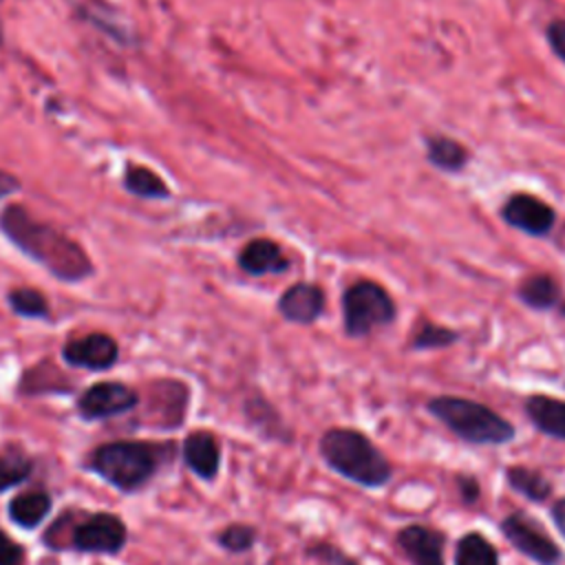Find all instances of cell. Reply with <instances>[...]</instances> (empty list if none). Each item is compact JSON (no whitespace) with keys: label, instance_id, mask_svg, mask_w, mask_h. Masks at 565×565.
Returning <instances> with one entry per match:
<instances>
[{"label":"cell","instance_id":"cell-1","mask_svg":"<svg viewBox=\"0 0 565 565\" xmlns=\"http://www.w3.org/2000/svg\"><path fill=\"white\" fill-rule=\"evenodd\" d=\"M0 232L26 258L62 282H82L95 271L90 256L73 236L35 218L22 205H7L0 212Z\"/></svg>","mask_w":565,"mask_h":565},{"label":"cell","instance_id":"cell-2","mask_svg":"<svg viewBox=\"0 0 565 565\" xmlns=\"http://www.w3.org/2000/svg\"><path fill=\"white\" fill-rule=\"evenodd\" d=\"M318 452L331 472L360 488H384L393 479V466L386 455L358 428H327L318 439Z\"/></svg>","mask_w":565,"mask_h":565},{"label":"cell","instance_id":"cell-3","mask_svg":"<svg viewBox=\"0 0 565 565\" xmlns=\"http://www.w3.org/2000/svg\"><path fill=\"white\" fill-rule=\"evenodd\" d=\"M426 411L470 446H505L516 437L508 417L470 397L435 395L426 402Z\"/></svg>","mask_w":565,"mask_h":565},{"label":"cell","instance_id":"cell-4","mask_svg":"<svg viewBox=\"0 0 565 565\" xmlns=\"http://www.w3.org/2000/svg\"><path fill=\"white\" fill-rule=\"evenodd\" d=\"M161 448L143 441H113L93 455V470L119 490H137L157 470Z\"/></svg>","mask_w":565,"mask_h":565},{"label":"cell","instance_id":"cell-5","mask_svg":"<svg viewBox=\"0 0 565 565\" xmlns=\"http://www.w3.org/2000/svg\"><path fill=\"white\" fill-rule=\"evenodd\" d=\"M395 302L388 291L373 280L353 282L342 296V322L349 338H364L395 320Z\"/></svg>","mask_w":565,"mask_h":565},{"label":"cell","instance_id":"cell-6","mask_svg":"<svg viewBox=\"0 0 565 565\" xmlns=\"http://www.w3.org/2000/svg\"><path fill=\"white\" fill-rule=\"evenodd\" d=\"M499 532L514 552L536 565H558L563 561V550L556 545V541L523 510H514L503 516L499 521Z\"/></svg>","mask_w":565,"mask_h":565},{"label":"cell","instance_id":"cell-7","mask_svg":"<svg viewBox=\"0 0 565 565\" xmlns=\"http://www.w3.org/2000/svg\"><path fill=\"white\" fill-rule=\"evenodd\" d=\"M446 534L439 527L408 523L395 532V545L411 565H446Z\"/></svg>","mask_w":565,"mask_h":565},{"label":"cell","instance_id":"cell-8","mask_svg":"<svg viewBox=\"0 0 565 565\" xmlns=\"http://www.w3.org/2000/svg\"><path fill=\"white\" fill-rule=\"evenodd\" d=\"M126 543V525L108 512H97L77 525L73 534V545L82 552L115 554Z\"/></svg>","mask_w":565,"mask_h":565},{"label":"cell","instance_id":"cell-9","mask_svg":"<svg viewBox=\"0 0 565 565\" xmlns=\"http://www.w3.org/2000/svg\"><path fill=\"white\" fill-rule=\"evenodd\" d=\"M135 404H137V393L132 388H128L126 384L99 382V384L88 386L82 393L77 408H79L82 417H86V419H104V417L126 413V411L135 408Z\"/></svg>","mask_w":565,"mask_h":565},{"label":"cell","instance_id":"cell-10","mask_svg":"<svg viewBox=\"0 0 565 565\" xmlns=\"http://www.w3.org/2000/svg\"><path fill=\"white\" fill-rule=\"evenodd\" d=\"M62 358L71 366L88 371H106L119 358V347L108 333H88L75 340H68L62 349Z\"/></svg>","mask_w":565,"mask_h":565},{"label":"cell","instance_id":"cell-11","mask_svg":"<svg viewBox=\"0 0 565 565\" xmlns=\"http://www.w3.org/2000/svg\"><path fill=\"white\" fill-rule=\"evenodd\" d=\"M503 221L525 234H532V236H543L547 234L552 227H554V221H556V214L554 210L532 196V194H514L505 201L503 205Z\"/></svg>","mask_w":565,"mask_h":565},{"label":"cell","instance_id":"cell-12","mask_svg":"<svg viewBox=\"0 0 565 565\" xmlns=\"http://www.w3.org/2000/svg\"><path fill=\"white\" fill-rule=\"evenodd\" d=\"M278 311L285 320L296 324H311L324 311V294L318 285L296 282L285 289L278 300Z\"/></svg>","mask_w":565,"mask_h":565},{"label":"cell","instance_id":"cell-13","mask_svg":"<svg viewBox=\"0 0 565 565\" xmlns=\"http://www.w3.org/2000/svg\"><path fill=\"white\" fill-rule=\"evenodd\" d=\"M523 411L541 435L565 441V399L534 393L525 397Z\"/></svg>","mask_w":565,"mask_h":565},{"label":"cell","instance_id":"cell-14","mask_svg":"<svg viewBox=\"0 0 565 565\" xmlns=\"http://www.w3.org/2000/svg\"><path fill=\"white\" fill-rule=\"evenodd\" d=\"M183 461L201 479L212 481L221 468L218 439L207 430H194L183 441Z\"/></svg>","mask_w":565,"mask_h":565},{"label":"cell","instance_id":"cell-15","mask_svg":"<svg viewBox=\"0 0 565 565\" xmlns=\"http://www.w3.org/2000/svg\"><path fill=\"white\" fill-rule=\"evenodd\" d=\"M245 417L256 428V433L267 441H280L285 446L294 444V430L287 426L278 408L265 399L260 393H254L245 402Z\"/></svg>","mask_w":565,"mask_h":565},{"label":"cell","instance_id":"cell-16","mask_svg":"<svg viewBox=\"0 0 565 565\" xmlns=\"http://www.w3.org/2000/svg\"><path fill=\"white\" fill-rule=\"evenodd\" d=\"M238 265L243 271H247L252 276H263V274L285 271L289 263L282 256L278 243H274L269 238H254L241 249Z\"/></svg>","mask_w":565,"mask_h":565},{"label":"cell","instance_id":"cell-17","mask_svg":"<svg viewBox=\"0 0 565 565\" xmlns=\"http://www.w3.org/2000/svg\"><path fill=\"white\" fill-rule=\"evenodd\" d=\"M503 477L510 490H514L516 494L525 497L532 503H545L554 494L552 481L536 468L512 463V466H505Z\"/></svg>","mask_w":565,"mask_h":565},{"label":"cell","instance_id":"cell-18","mask_svg":"<svg viewBox=\"0 0 565 565\" xmlns=\"http://www.w3.org/2000/svg\"><path fill=\"white\" fill-rule=\"evenodd\" d=\"M124 190L130 192L137 199H146V201H161L170 196V188L168 183L152 172L148 166H139V163H128L121 177Z\"/></svg>","mask_w":565,"mask_h":565},{"label":"cell","instance_id":"cell-19","mask_svg":"<svg viewBox=\"0 0 565 565\" xmlns=\"http://www.w3.org/2000/svg\"><path fill=\"white\" fill-rule=\"evenodd\" d=\"M452 565H499V550L481 532H466L455 543Z\"/></svg>","mask_w":565,"mask_h":565},{"label":"cell","instance_id":"cell-20","mask_svg":"<svg viewBox=\"0 0 565 565\" xmlns=\"http://www.w3.org/2000/svg\"><path fill=\"white\" fill-rule=\"evenodd\" d=\"M519 298L532 309H552L558 305V282L547 274H532L519 285Z\"/></svg>","mask_w":565,"mask_h":565},{"label":"cell","instance_id":"cell-21","mask_svg":"<svg viewBox=\"0 0 565 565\" xmlns=\"http://www.w3.org/2000/svg\"><path fill=\"white\" fill-rule=\"evenodd\" d=\"M51 510V499L46 492H22L11 499L9 514L11 519L22 527H35Z\"/></svg>","mask_w":565,"mask_h":565},{"label":"cell","instance_id":"cell-22","mask_svg":"<svg viewBox=\"0 0 565 565\" xmlns=\"http://www.w3.org/2000/svg\"><path fill=\"white\" fill-rule=\"evenodd\" d=\"M426 154H428V161L433 166H437L439 170H446V172H457L466 166L468 161V152L466 148L450 139V137H430L428 143H426Z\"/></svg>","mask_w":565,"mask_h":565},{"label":"cell","instance_id":"cell-23","mask_svg":"<svg viewBox=\"0 0 565 565\" xmlns=\"http://www.w3.org/2000/svg\"><path fill=\"white\" fill-rule=\"evenodd\" d=\"M7 302L13 313L22 318H46L49 316V300L42 291L33 287H15L7 294Z\"/></svg>","mask_w":565,"mask_h":565},{"label":"cell","instance_id":"cell-24","mask_svg":"<svg viewBox=\"0 0 565 565\" xmlns=\"http://www.w3.org/2000/svg\"><path fill=\"white\" fill-rule=\"evenodd\" d=\"M457 340H459L457 331H452L448 327H441V324H435V322H422L417 327V331H413L408 347L415 349V351L446 349V347L455 344Z\"/></svg>","mask_w":565,"mask_h":565},{"label":"cell","instance_id":"cell-25","mask_svg":"<svg viewBox=\"0 0 565 565\" xmlns=\"http://www.w3.org/2000/svg\"><path fill=\"white\" fill-rule=\"evenodd\" d=\"M216 541L230 554H245L256 545L258 530L247 523H230L218 532Z\"/></svg>","mask_w":565,"mask_h":565},{"label":"cell","instance_id":"cell-26","mask_svg":"<svg viewBox=\"0 0 565 565\" xmlns=\"http://www.w3.org/2000/svg\"><path fill=\"white\" fill-rule=\"evenodd\" d=\"M31 472V463L22 452H0V492L18 486Z\"/></svg>","mask_w":565,"mask_h":565},{"label":"cell","instance_id":"cell-27","mask_svg":"<svg viewBox=\"0 0 565 565\" xmlns=\"http://www.w3.org/2000/svg\"><path fill=\"white\" fill-rule=\"evenodd\" d=\"M305 554L313 561H318L320 565H362L355 556H351L349 552L340 550L338 545L329 543V541H311L305 545Z\"/></svg>","mask_w":565,"mask_h":565},{"label":"cell","instance_id":"cell-28","mask_svg":"<svg viewBox=\"0 0 565 565\" xmlns=\"http://www.w3.org/2000/svg\"><path fill=\"white\" fill-rule=\"evenodd\" d=\"M455 486H457V492H459L463 505H475L481 499V483L475 475L457 472L455 475Z\"/></svg>","mask_w":565,"mask_h":565},{"label":"cell","instance_id":"cell-29","mask_svg":"<svg viewBox=\"0 0 565 565\" xmlns=\"http://www.w3.org/2000/svg\"><path fill=\"white\" fill-rule=\"evenodd\" d=\"M22 558H24L22 545H18L4 532H0V565H20Z\"/></svg>","mask_w":565,"mask_h":565},{"label":"cell","instance_id":"cell-30","mask_svg":"<svg viewBox=\"0 0 565 565\" xmlns=\"http://www.w3.org/2000/svg\"><path fill=\"white\" fill-rule=\"evenodd\" d=\"M547 42L552 51L565 62V20H552L547 24Z\"/></svg>","mask_w":565,"mask_h":565},{"label":"cell","instance_id":"cell-31","mask_svg":"<svg viewBox=\"0 0 565 565\" xmlns=\"http://www.w3.org/2000/svg\"><path fill=\"white\" fill-rule=\"evenodd\" d=\"M20 188H22V183L15 174H11L7 170H0V201L13 196L15 192H20Z\"/></svg>","mask_w":565,"mask_h":565},{"label":"cell","instance_id":"cell-32","mask_svg":"<svg viewBox=\"0 0 565 565\" xmlns=\"http://www.w3.org/2000/svg\"><path fill=\"white\" fill-rule=\"evenodd\" d=\"M550 519L554 523V527L558 530V534L565 539V497H558L552 508H550Z\"/></svg>","mask_w":565,"mask_h":565},{"label":"cell","instance_id":"cell-33","mask_svg":"<svg viewBox=\"0 0 565 565\" xmlns=\"http://www.w3.org/2000/svg\"><path fill=\"white\" fill-rule=\"evenodd\" d=\"M2 40H4V35H2V22H0V46H2Z\"/></svg>","mask_w":565,"mask_h":565}]
</instances>
